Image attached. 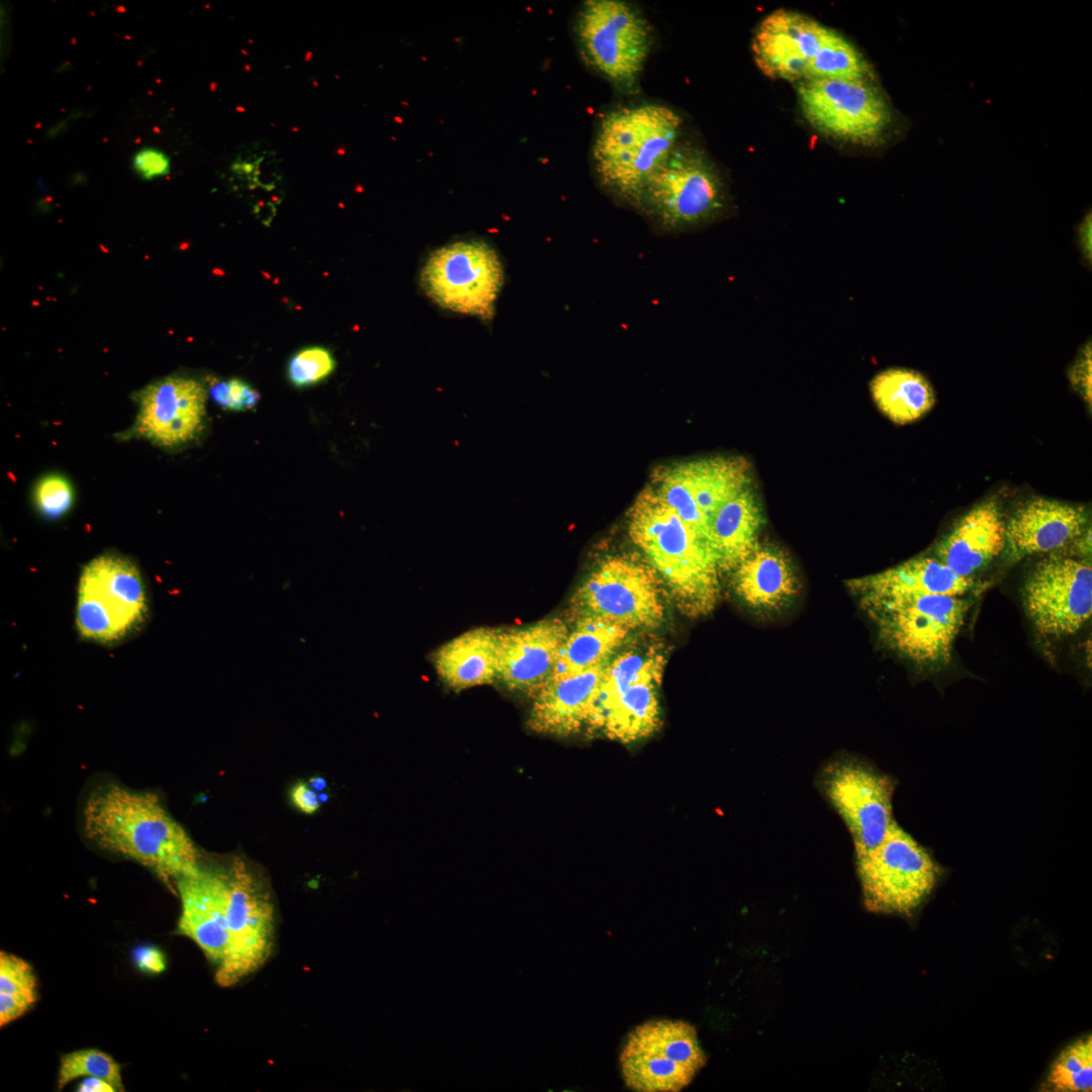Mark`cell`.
I'll return each instance as SVG.
<instances>
[{
    "label": "cell",
    "mask_w": 1092,
    "mask_h": 1092,
    "mask_svg": "<svg viewBox=\"0 0 1092 1092\" xmlns=\"http://www.w3.org/2000/svg\"><path fill=\"white\" fill-rule=\"evenodd\" d=\"M694 1025L682 1020H650L627 1036L620 1055L623 1079L637 1092H678L706 1065Z\"/></svg>",
    "instance_id": "12"
},
{
    "label": "cell",
    "mask_w": 1092,
    "mask_h": 1092,
    "mask_svg": "<svg viewBox=\"0 0 1092 1092\" xmlns=\"http://www.w3.org/2000/svg\"><path fill=\"white\" fill-rule=\"evenodd\" d=\"M967 597L932 595L889 604L867 614L881 641L921 666L948 664L971 609Z\"/></svg>",
    "instance_id": "9"
},
{
    "label": "cell",
    "mask_w": 1092,
    "mask_h": 1092,
    "mask_svg": "<svg viewBox=\"0 0 1092 1092\" xmlns=\"http://www.w3.org/2000/svg\"><path fill=\"white\" fill-rule=\"evenodd\" d=\"M819 785L844 821L854 853L878 845L893 823L894 780L868 762L844 757L827 763Z\"/></svg>",
    "instance_id": "15"
},
{
    "label": "cell",
    "mask_w": 1092,
    "mask_h": 1092,
    "mask_svg": "<svg viewBox=\"0 0 1092 1092\" xmlns=\"http://www.w3.org/2000/svg\"><path fill=\"white\" fill-rule=\"evenodd\" d=\"M878 408L892 422L905 425L926 415L935 403V392L920 372L908 368H889L870 382Z\"/></svg>",
    "instance_id": "30"
},
{
    "label": "cell",
    "mask_w": 1092,
    "mask_h": 1092,
    "mask_svg": "<svg viewBox=\"0 0 1092 1092\" xmlns=\"http://www.w3.org/2000/svg\"><path fill=\"white\" fill-rule=\"evenodd\" d=\"M222 872L229 953L224 966L215 972V981L230 987L256 972L271 956L274 906L264 882L242 858H234Z\"/></svg>",
    "instance_id": "11"
},
{
    "label": "cell",
    "mask_w": 1092,
    "mask_h": 1092,
    "mask_svg": "<svg viewBox=\"0 0 1092 1092\" xmlns=\"http://www.w3.org/2000/svg\"><path fill=\"white\" fill-rule=\"evenodd\" d=\"M806 119L833 139L871 145L888 128V102L870 81L807 79L798 87Z\"/></svg>",
    "instance_id": "16"
},
{
    "label": "cell",
    "mask_w": 1092,
    "mask_h": 1092,
    "mask_svg": "<svg viewBox=\"0 0 1092 1092\" xmlns=\"http://www.w3.org/2000/svg\"><path fill=\"white\" fill-rule=\"evenodd\" d=\"M870 67L855 47L826 27L820 48L809 63L807 79L870 81Z\"/></svg>",
    "instance_id": "31"
},
{
    "label": "cell",
    "mask_w": 1092,
    "mask_h": 1092,
    "mask_svg": "<svg viewBox=\"0 0 1092 1092\" xmlns=\"http://www.w3.org/2000/svg\"><path fill=\"white\" fill-rule=\"evenodd\" d=\"M665 660L655 649L622 652L608 662L593 704L587 730L630 743L661 724L659 687Z\"/></svg>",
    "instance_id": "4"
},
{
    "label": "cell",
    "mask_w": 1092,
    "mask_h": 1092,
    "mask_svg": "<svg viewBox=\"0 0 1092 1092\" xmlns=\"http://www.w3.org/2000/svg\"><path fill=\"white\" fill-rule=\"evenodd\" d=\"M661 579L649 563L630 555L603 560L571 597L576 619L592 617L629 629H654L664 619Z\"/></svg>",
    "instance_id": "7"
},
{
    "label": "cell",
    "mask_w": 1092,
    "mask_h": 1092,
    "mask_svg": "<svg viewBox=\"0 0 1092 1092\" xmlns=\"http://www.w3.org/2000/svg\"><path fill=\"white\" fill-rule=\"evenodd\" d=\"M81 115L82 114L79 112H71L69 115L65 116V118L58 120L48 128L47 136L50 139H56L62 135L69 129L70 124Z\"/></svg>",
    "instance_id": "45"
},
{
    "label": "cell",
    "mask_w": 1092,
    "mask_h": 1092,
    "mask_svg": "<svg viewBox=\"0 0 1092 1092\" xmlns=\"http://www.w3.org/2000/svg\"><path fill=\"white\" fill-rule=\"evenodd\" d=\"M131 167L140 178L152 181L170 174L171 159L163 150L147 146L133 153Z\"/></svg>",
    "instance_id": "38"
},
{
    "label": "cell",
    "mask_w": 1092,
    "mask_h": 1092,
    "mask_svg": "<svg viewBox=\"0 0 1092 1092\" xmlns=\"http://www.w3.org/2000/svg\"><path fill=\"white\" fill-rule=\"evenodd\" d=\"M568 633L556 617L499 630L496 680L510 692L535 696L551 676Z\"/></svg>",
    "instance_id": "18"
},
{
    "label": "cell",
    "mask_w": 1092,
    "mask_h": 1092,
    "mask_svg": "<svg viewBox=\"0 0 1092 1092\" xmlns=\"http://www.w3.org/2000/svg\"><path fill=\"white\" fill-rule=\"evenodd\" d=\"M208 393L212 400L225 411L246 412L260 400V393L240 378H230L210 384Z\"/></svg>",
    "instance_id": "36"
},
{
    "label": "cell",
    "mask_w": 1092,
    "mask_h": 1092,
    "mask_svg": "<svg viewBox=\"0 0 1092 1092\" xmlns=\"http://www.w3.org/2000/svg\"><path fill=\"white\" fill-rule=\"evenodd\" d=\"M1045 1091L1087 1092L1092 1090V1037H1080L1056 1058L1042 1085Z\"/></svg>",
    "instance_id": "32"
},
{
    "label": "cell",
    "mask_w": 1092,
    "mask_h": 1092,
    "mask_svg": "<svg viewBox=\"0 0 1092 1092\" xmlns=\"http://www.w3.org/2000/svg\"><path fill=\"white\" fill-rule=\"evenodd\" d=\"M669 467L708 520L721 504L749 485L750 468L742 457H710Z\"/></svg>",
    "instance_id": "28"
},
{
    "label": "cell",
    "mask_w": 1092,
    "mask_h": 1092,
    "mask_svg": "<svg viewBox=\"0 0 1092 1092\" xmlns=\"http://www.w3.org/2000/svg\"><path fill=\"white\" fill-rule=\"evenodd\" d=\"M80 1077H99L117 1091H124L120 1065L108 1054L97 1049H83L64 1055L60 1061L57 1087L62 1090Z\"/></svg>",
    "instance_id": "33"
},
{
    "label": "cell",
    "mask_w": 1092,
    "mask_h": 1092,
    "mask_svg": "<svg viewBox=\"0 0 1092 1092\" xmlns=\"http://www.w3.org/2000/svg\"><path fill=\"white\" fill-rule=\"evenodd\" d=\"M682 119L660 103L624 106L605 114L592 146L600 185L636 205L642 191L679 144Z\"/></svg>",
    "instance_id": "3"
},
{
    "label": "cell",
    "mask_w": 1092,
    "mask_h": 1092,
    "mask_svg": "<svg viewBox=\"0 0 1092 1092\" xmlns=\"http://www.w3.org/2000/svg\"><path fill=\"white\" fill-rule=\"evenodd\" d=\"M763 517L753 491L747 486L709 517L711 548L720 570H733L757 541Z\"/></svg>",
    "instance_id": "27"
},
{
    "label": "cell",
    "mask_w": 1092,
    "mask_h": 1092,
    "mask_svg": "<svg viewBox=\"0 0 1092 1092\" xmlns=\"http://www.w3.org/2000/svg\"><path fill=\"white\" fill-rule=\"evenodd\" d=\"M1092 350L1089 340L1080 349L1077 357L1069 368L1068 378L1072 388L1089 405L1092 404Z\"/></svg>",
    "instance_id": "39"
},
{
    "label": "cell",
    "mask_w": 1092,
    "mask_h": 1092,
    "mask_svg": "<svg viewBox=\"0 0 1092 1092\" xmlns=\"http://www.w3.org/2000/svg\"><path fill=\"white\" fill-rule=\"evenodd\" d=\"M727 204L725 185L705 154L678 144L642 191L636 207L661 231L707 223Z\"/></svg>",
    "instance_id": "5"
},
{
    "label": "cell",
    "mask_w": 1092,
    "mask_h": 1092,
    "mask_svg": "<svg viewBox=\"0 0 1092 1092\" xmlns=\"http://www.w3.org/2000/svg\"><path fill=\"white\" fill-rule=\"evenodd\" d=\"M83 813L92 842L140 862L165 881L177 882L200 868L191 838L152 793L100 787L86 800Z\"/></svg>",
    "instance_id": "1"
},
{
    "label": "cell",
    "mask_w": 1092,
    "mask_h": 1092,
    "mask_svg": "<svg viewBox=\"0 0 1092 1092\" xmlns=\"http://www.w3.org/2000/svg\"><path fill=\"white\" fill-rule=\"evenodd\" d=\"M0 992L37 997L36 977L29 964L3 950L0 952Z\"/></svg>",
    "instance_id": "37"
},
{
    "label": "cell",
    "mask_w": 1092,
    "mask_h": 1092,
    "mask_svg": "<svg viewBox=\"0 0 1092 1092\" xmlns=\"http://www.w3.org/2000/svg\"><path fill=\"white\" fill-rule=\"evenodd\" d=\"M607 664L549 678L534 696L528 728L556 737L571 736L586 728Z\"/></svg>",
    "instance_id": "23"
},
{
    "label": "cell",
    "mask_w": 1092,
    "mask_h": 1092,
    "mask_svg": "<svg viewBox=\"0 0 1092 1092\" xmlns=\"http://www.w3.org/2000/svg\"><path fill=\"white\" fill-rule=\"evenodd\" d=\"M855 863L863 905L875 913L911 915L941 875L930 852L896 821L878 845L855 853Z\"/></svg>",
    "instance_id": "6"
},
{
    "label": "cell",
    "mask_w": 1092,
    "mask_h": 1092,
    "mask_svg": "<svg viewBox=\"0 0 1092 1092\" xmlns=\"http://www.w3.org/2000/svg\"><path fill=\"white\" fill-rule=\"evenodd\" d=\"M733 588L749 608L779 610L798 596L800 580L788 555L780 548L757 542L733 569Z\"/></svg>",
    "instance_id": "25"
},
{
    "label": "cell",
    "mask_w": 1092,
    "mask_h": 1092,
    "mask_svg": "<svg viewBox=\"0 0 1092 1092\" xmlns=\"http://www.w3.org/2000/svg\"><path fill=\"white\" fill-rule=\"evenodd\" d=\"M78 1092H114L116 1089L99 1077H85L78 1085Z\"/></svg>",
    "instance_id": "44"
},
{
    "label": "cell",
    "mask_w": 1092,
    "mask_h": 1092,
    "mask_svg": "<svg viewBox=\"0 0 1092 1092\" xmlns=\"http://www.w3.org/2000/svg\"><path fill=\"white\" fill-rule=\"evenodd\" d=\"M35 1000L36 997L29 995L0 992V1025L19 1018Z\"/></svg>",
    "instance_id": "40"
},
{
    "label": "cell",
    "mask_w": 1092,
    "mask_h": 1092,
    "mask_svg": "<svg viewBox=\"0 0 1092 1092\" xmlns=\"http://www.w3.org/2000/svg\"><path fill=\"white\" fill-rule=\"evenodd\" d=\"M499 630L478 627L441 645L434 655L437 675L448 688L462 691L496 680Z\"/></svg>",
    "instance_id": "26"
},
{
    "label": "cell",
    "mask_w": 1092,
    "mask_h": 1092,
    "mask_svg": "<svg viewBox=\"0 0 1092 1092\" xmlns=\"http://www.w3.org/2000/svg\"><path fill=\"white\" fill-rule=\"evenodd\" d=\"M974 585V578L960 576L936 557L928 556L914 557L848 582L866 612L925 596L966 597Z\"/></svg>",
    "instance_id": "20"
},
{
    "label": "cell",
    "mask_w": 1092,
    "mask_h": 1092,
    "mask_svg": "<svg viewBox=\"0 0 1092 1092\" xmlns=\"http://www.w3.org/2000/svg\"><path fill=\"white\" fill-rule=\"evenodd\" d=\"M628 531L682 614L700 617L713 611L720 593L716 556L650 485L629 510Z\"/></svg>",
    "instance_id": "2"
},
{
    "label": "cell",
    "mask_w": 1092,
    "mask_h": 1092,
    "mask_svg": "<svg viewBox=\"0 0 1092 1092\" xmlns=\"http://www.w3.org/2000/svg\"><path fill=\"white\" fill-rule=\"evenodd\" d=\"M504 281L495 251L481 241H459L435 251L421 274L429 297L447 309L490 318Z\"/></svg>",
    "instance_id": "14"
},
{
    "label": "cell",
    "mask_w": 1092,
    "mask_h": 1092,
    "mask_svg": "<svg viewBox=\"0 0 1092 1092\" xmlns=\"http://www.w3.org/2000/svg\"><path fill=\"white\" fill-rule=\"evenodd\" d=\"M138 436L164 448L195 440L204 428L207 390L198 380L171 375L138 393Z\"/></svg>",
    "instance_id": "17"
},
{
    "label": "cell",
    "mask_w": 1092,
    "mask_h": 1092,
    "mask_svg": "<svg viewBox=\"0 0 1092 1092\" xmlns=\"http://www.w3.org/2000/svg\"><path fill=\"white\" fill-rule=\"evenodd\" d=\"M290 800L302 813L311 815L320 808L316 794L303 782L296 783L290 790Z\"/></svg>",
    "instance_id": "42"
},
{
    "label": "cell",
    "mask_w": 1092,
    "mask_h": 1092,
    "mask_svg": "<svg viewBox=\"0 0 1092 1092\" xmlns=\"http://www.w3.org/2000/svg\"><path fill=\"white\" fill-rule=\"evenodd\" d=\"M1025 613L1038 635L1061 639L1077 633L1092 615V565L1062 552L1040 559L1022 588Z\"/></svg>",
    "instance_id": "13"
},
{
    "label": "cell",
    "mask_w": 1092,
    "mask_h": 1092,
    "mask_svg": "<svg viewBox=\"0 0 1092 1092\" xmlns=\"http://www.w3.org/2000/svg\"><path fill=\"white\" fill-rule=\"evenodd\" d=\"M1005 529L998 504L992 499L981 503L937 544L935 557L956 574L974 578L1004 552Z\"/></svg>",
    "instance_id": "24"
},
{
    "label": "cell",
    "mask_w": 1092,
    "mask_h": 1092,
    "mask_svg": "<svg viewBox=\"0 0 1092 1092\" xmlns=\"http://www.w3.org/2000/svg\"><path fill=\"white\" fill-rule=\"evenodd\" d=\"M148 600L139 567L128 558L107 553L83 568L78 584L76 623L86 639L117 642L145 620Z\"/></svg>",
    "instance_id": "8"
},
{
    "label": "cell",
    "mask_w": 1092,
    "mask_h": 1092,
    "mask_svg": "<svg viewBox=\"0 0 1092 1092\" xmlns=\"http://www.w3.org/2000/svg\"><path fill=\"white\" fill-rule=\"evenodd\" d=\"M181 899L178 932L194 941L215 967L228 959L223 922L224 878L221 870L201 869L176 882Z\"/></svg>",
    "instance_id": "22"
},
{
    "label": "cell",
    "mask_w": 1092,
    "mask_h": 1092,
    "mask_svg": "<svg viewBox=\"0 0 1092 1092\" xmlns=\"http://www.w3.org/2000/svg\"><path fill=\"white\" fill-rule=\"evenodd\" d=\"M1080 249L1085 261L1091 264V213L1089 212L1079 226Z\"/></svg>",
    "instance_id": "43"
},
{
    "label": "cell",
    "mask_w": 1092,
    "mask_h": 1092,
    "mask_svg": "<svg viewBox=\"0 0 1092 1092\" xmlns=\"http://www.w3.org/2000/svg\"><path fill=\"white\" fill-rule=\"evenodd\" d=\"M1082 507L1035 497L1020 505L1006 521L1005 556L1017 562L1029 555L1071 547L1089 528Z\"/></svg>",
    "instance_id": "19"
},
{
    "label": "cell",
    "mask_w": 1092,
    "mask_h": 1092,
    "mask_svg": "<svg viewBox=\"0 0 1092 1092\" xmlns=\"http://www.w3.org/2000/svg\"><path fill=\"white\" fill-rule=\"evenodd\" d=\"M826 26L787 10L767 15L752 39L757 67L770 78L807 79L808 66L820 48Z\"/></svg>",
    "instance_id": "21"
},
{
    "label": "cell",
    "mask_w": 1092,
    "mask_h": 1092,
    "mask_svg": "<svg viewBox=\"0 0 1092 1092\" xmlns=\"http://www.w3.org/2000/svg\"><path fill=\"white\" fill-rule=\"evenodd\" d=\"M336 368L332 353L324 347L312 346L296 352L288 361L287 377L296 387H306L327 378Z\"/></svg>",
    "instance_id": "34"
},
{
    "label": "cell",
    "mask_w": 1092,
    "mask_h": 1092,
    "mask_svg": "<svg viewBox=\"0 0 1092 1092\" xmlns=\"http://www.w3.org/2000/svg\"><path fill=\"white\" fill-rule=\"evenodd\" d=\"M73 488L63 476L51 474L42 477L34 489L37 510L48 518H60L72 507Z\"/></svg>",
    "instance_id": "35"
},
{
    "label": "cell",
    "mask_w": 1092,
    "mask_h": 1092,
    "mask_svg": "<svg viewBox=\"0 0 1092 1092\" xmlns=\"http://www.w3.org/2000/svg\"><path fill=\"white\" fill-rule=\"evenodd\" d=\"M310 783L315 790H323L326 787V781L323 778H313Z\"/></svg>",
    "instance_id": "46"
},
{
    "label": "cell",
    "mask_w": 1092,
    "mask_h": 1092,
    "mask_svg": "<svg viewBox=\"0 0 1092 1092\" xmlns=\"http://www.w3.org/2000/svg\"><path fill=\"white\" fill-rule=\"evenodd\" d=\"M575 34L588 66L621 87L637 81L652 42L647 19L623 0L584 1L576 15Z\"/></svg>",
    "instance_id": "10"
},
{
    "label": "cell",
    "mask_w": 1092,
    "mask_h": 1092,
    "mask_svg": "<svg viewBox=\"0 0 1092 1092\" xmlns=\"http://www.w3.org/2000/svg\"><path fill=\"white\" fill-rule=\"evenodd\" d=\"M631 629L607 620L576 619L549 678L567 676L609 662Z\"/></svg>",
    "instance_id": "29"
},
{
    "label": "cell",
    "mask_w": 1092,
    "mask_h": 1092,
    "mask_svg": "<svg viewBox=\"0 0 1092 1092\" xmlns=\"http://www.w3.org/2000/svg\"><path fill=\"white\" fill-rule=\"evenodd\" d=\"M135 967L147 974H160L166 970V957L155 945H141L133 951Z\"/></svg>",
    "instance_id": "41"
}]
</instances>
